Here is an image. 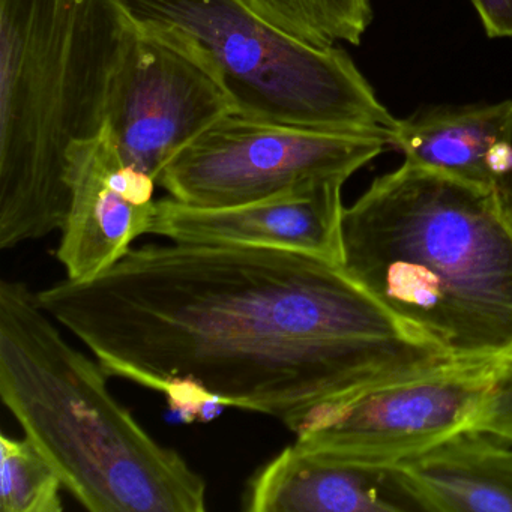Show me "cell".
I'll use <instances>...</instances> for the list:
<instances>
[{"label":"cell","instance_id":"6da1fadb","mask_svg":"<svg viewBox=\"0 0 512 512\" xmlns=\"http://www.w3.org/2000/svg\"><path fill=\"white\" fill-rule=\"evenodd\" d=\"M109 376L163 392L194 383L295 433L325 401L454 361L340 263L293 251L170 241L100 277L37 293Z\"/></svg>","mask_w":512,"mask_h":512},{"label":"cell","instance_id":"7a4b0ae2","mask_svg":"<svg viewBox=\"0 0 512 512\" xmlns=\"http://www.w3.org/2000/svg\"><path fill=\"white\" fill-rule=\"evenodd\" d=\"M341 266L449 355L512 349V193L404 160L341 221Z\"/></svg>","mask_w":512,"mask_h":512},{"label":"cell","instance_id":"3957f363","mask_svg":"<svg viewBox=\"0 0 512 512\" xmlns=\"http://www.w3.org/2000/svg\"><path fill=\"white\" fill-rule=\"evenodd\" d=\"M125 0H0V248L64 229L68 157L106 122Z\"/></svg>","mask_w":512,"mask_h":512},{"label":"cell","instance_id":"277c9868","mask_svg":"<svg viewBox=\"0 0 512 512\" xmlns=\"http://www.w3.org/2000/svg\"><path fill=\"white\" fill-rule=\"evenodd\" d=\"M37 293L0 281V397L64 487L92 512H203L206 481L109 389Z\"/></svg>","mask_w":512,"mask_h":512},{"label":"cell","instance_id":"5b68a950","mask_svg":"<svg viewBox=\"0 0 512 512\" xmlns=\"http://www.w3.org/2000/svg\"><path fill=\"white\" fill-rule=\"evenodd\" d=\"M134 16L176 26L217 62L235 115L391 142L400 119L380 103L346 50L287 34L244 0H125Z\"/></svg>","mask_w":512,"mask_h":512},{"label":"cell","instance_id":"8992f818","mask_svg":"<svg viewBox=\"0 0 512 512\" xmlns=\"http://www.w3.org/2000/svg\"><path fill=\"white\" fill-rule=\"evenodd\" d=\"M391 148L373 134L331 133L229 115L175 155L157 178L172 199L229 208L328 181L346 182Z\"/></svg>","mask_w":512,"mask_h":512},{"label":"cell","instance_id":"52a82bcc","mask_svg":"<svg viewBox=\"0 0 512 512\" xmlns=\"http://www.w3.org/2000/svg\"><path fill=\"white\" fill-rule=\"evenodd\" d=\"M235 113L220 67L196 38L137 17L110 83L104 122L128 164L157 182L178 152Z\"/></svg>","mask_w":512,"mask_h":512},{"label":"cell","instance_id":"ba28073f","mask_svg":"<svg viewBox=\"0 0 512 512\" xmlns=\"http://www.w3.org/2000/svg\"><path fill=\"white\" fill-rule=\"evenodd\" d=\"M499 358H458L344 392L305 416L296 443L364 463H401L475 427Z\"/></svg>","mask_w":512,"mask_h":512},{"label":"cell","instance_id":"9c48e42d","mask_svg":"<svg viewBox=\"0 0 512 512\" xmlns=\"http://www.w3.org/2000/svg\"><path fill=\"white\" fill-rule=\"evenodd\" d=\"M70 208L58 260L74 281H88L121 262L149 235L157 182L122 158L107 125L80 140L68 157Z\"/></svg>","mask_w":512,"mask_h":512},{"label":"cell","instance_id":"30bf717a","mask_svg":"<svg viewBox=\"0 0 512 512\" xmlns=\"http://www.w3.org/2000/svg\"><path fill=\"white\" fill-rule=\"evenodd\" d=\"M344 181H328L283 196L229 208L157 202L149 235L202 245H244L293 251L340 263L343 259Z\"/></svg>","mask_w":512,"mask_h":512},{"label":"cell","instance_id":"8fae6325","mask_svg":"<svg viewBox=\"0 0 512 512\" xmlns=\"http://www.w3.org/2000/svg\"><path fill=\"white\" fill-rule=\"evenodd\" d=\"M251 512H430L401 464H374L305 448H284L251 478Z\"/></svg>","mask_w":512,"mask_h":512},{"label":"cell","instance_id":"7c38bea8","mask_svg":"<svg viewBox=\"0 0 512 512\" xmlns=\"http://www.w3.org/2000/svg\"><path fill=\"white\" fill-rule=\"evenodd\" d=\"M389 146L410 163L512 193V100L424 110L400 119Z\"/></svg>","mask_w":512,"mask_h":512},{"label":"cell","instance_id":"4fadbf2b","mask_svg":"<svg viewBox=\"0 0 512 512\" xmlns=\"http://www.w3.org/2000/svg\"><path fill=\"white\" fill-rule=\"evenodd\" d=\"M511 445L469 428L398 464L430 512H512Z\"/></svg>","mask_w":512,"mask_h":512},{"label":"cell","instance_id":"5bb4252c","mask_svg":"<svg viewBox=\"0 0 512 512\" xmlns=\"http://www.w3.org/2000/svg\"><path fill=\"white\" fill-rule=\"evenodd\" d=\"M62 487L55 467L28 437L0 436V511H64Z\"/></svg>","mask_w":512,"mask_h":512},{"label":"cell","instance_id":"9a60e30c","mask_svg":"<svg viewBox=\"0 0 512 512\" xmlns=\"http://www.w3.org/2000/svg\"><path fill=\"white\" fill-rule=\"evenodd\" d=\"M260 16L280 25L319 22L338 16L361 0H245Z\"/></svg>","mask_w":512,"mask_h":512},{"label":"cell","instance_id":"2e32d148","mask_svg":"<svg viewBox=\"0 0 512 512\" xmlns=\"http://www.w3.org/2000/svg\"><path fill=\"white\" fill-rule=\"evenodd\" d=\"M473 428L512 443V349L497 362L487 404Z\"/></svg>","mask_w":512,"mask_h":512},{"label":"cell","instance_id":"e0dca14e","mask_svg":"<svg viewBox=\"0 0 512 512\" xmlns=\"http://www.w3.org/2000/svg\"><path fill=\"white\" fill-rule=\"evenodd\" d=\"M488 38H512V0H472Z\"/></svg>","mask_w":512,"mask_h":512}]
</instances>
